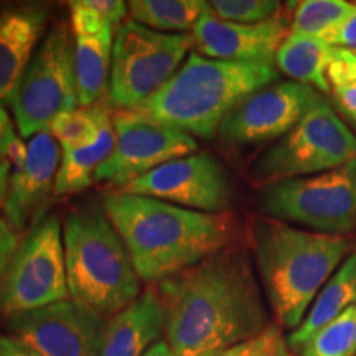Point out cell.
Returning a JSON list of instances; mask_svg holds the SVG:
<instances>
[{
  "mask_svg": "<svg viewBox=\"0 0 356 356\" xmlns=\"http://www.w3.org/2000/svg\"><path fill=\"white\" fill-rule=\"evenodd\" d=\"M207 6L203 0H131L127 8L134 22L167 33L193 30Z\"/></svg>",
  "mask_w": 356,
  "mask_h": 356,
  "instance_id": "cell-23",
  "label": "cell"
},
{
  "mask_svg": "<svg viewBox=\"0 0 356 356\" xmlns=\"http://www.w3.org/2000/svg\"><path fill=\"white\" fill-rule=\"evenodd\" d=\"M119 190L202 213H225L233 195L228 172L204 152L163 163Z\"/></svg>",
  "mask_w": 356,
  "mask_h": 356,
  "instance_id": "cell-13",
  "label": "cell"
},
{
  "mask_svg": "<svg viewBox=\"0 0 356 356\" xmlns=\"http://www.w3.org/2000/svg\"><path fill=\"white\" fill-rule=\"evenodd\" d=\"M353 305H356V249L327 280L307 312L305 318L291 333L287 345L297 351L318 328L330 323Z\"/></svg>",
  "mask_w": 356,
  "mask_h": 356,
  "instance_id": "cell-20",
  "label": "cell"
},
{
  "mask_svg": "<svg viewBox=\"0 0 356 356\" xmlns=\"http://www.w3.org/2000/svg\"><path fill=\"white\" fill-rule=\"evenodd\" d=\"M328 83L332 91L348 86L356 81V51L333 47L330 65H328Z\"/></svg>",
  "mask_w": 356,
  "mask_h": 356,
  "instance_id": "cell-29",
  "label": "cell"
},
{
  "mask_svg": "<svg viewBox=\"0 0 356 356\" xmlns=\"http://www.w3.org/2000/svg\"><path fill=\"white\" fill-rule=\"evenodd\" d=\"M291 24L284 13L261 24H233L220 20L207 6L195 25L193 44L204 58L236 63L274 65Z\"/></svg>",
  "mask_w": 356,
  "mask_h": 356,
  "instance_id": "cell-15",
  "label": "cell"
},
{
  "mask_svg": "<svg viewBox=\"0 0 356 356\" xmlns=\"http://www.w3.org/2000/svg\"><path fill=\"white\" fill-rule=\"evenodd\" d=\"M102 211L121 236L144 282H162L231 246L233 222L226 213H202L157 198L111 191Z\"/></svg>",
  "mask_w": 356,
  "mask_h": 356,
  "instance_id": "cell-2",
  "label": "cell"
},
{
  "mask_svg": "<svg viewBox=\"0 0 356 356\" xmlns=\"http://www.w3.org/2000/svg\"><path fill=\"white\" fill-rule=\"evenodd\" d=\"M335 101L343 113L348 115V119H356V81L348 84V86L333 89Z\"/></svg>",
  "mask_w": 356,
  "mask_h": 356,
  "instance_id": "cell-33",
  "label": "cell"
},
{
  "mask_svg": "<svg viewBox=\"0 0 356 356\" xmlns=\"http://www.w3.org/2000/svg\"><path fill=\"white\" fill-rule=\"evenodd\" d=\"M277 79L274 65L211 60L193 51L154 96L131 113L193 137L213 139L239 102Z\"/></svg>",
  "mask_w": 356,
  "mask_h": 356,
  "instance_id": "cell-4",
  "label": "cell"
},
{
  "mask_svg": "<svg viewBox=\"0 0 356 356\" xmlns=\"http://www.w3.org/2000/svg\"><path fill=\"white\" fill-rule=\"evenodd\" d=\"M297 351L300 356H356V307L318 328Z\"/></svg>",
  "mask_w": 356,
  "mask_h": 356,
  "instance_id": "cell-25",
  "label": "cell"
},
{
  "mask_svg": "<svg viewBox=\"0 0 356 356\" xmlns=\"http://www.w3.org/2000/svg\"><path fill=\"white\" fill-rule=\"evenodd\" d=\"M256 204L273 220L346 236L356 228V159L317 175L257 188Z\"/></svg>",
  "mask_w": 356,
  "mask_h": 356,
  "instance_id": "cell-7",
  "label": "cell"
},
{
  "mask_svg": "<svg viewBox=\"0 0 356 356\" xmlns=\"http://www.w3.org/2000/svg\"><path fill=\"white\" fill-rule=\"evenodd\" d=\"M115 144V132L109 113L101 124L95 144L73 150H61V163L55 181V195L78 193L95 181L96 172L111 157Z\"/></svg>",
  "mask_w": 356,
  "mask_h": 356,
  "instance_id": "cell-22",
  "label": "cell"
},
{
  "mask_svg": "<svg viewBox=\"0 0 356 356\" xmlns=\"http://www.w3.org/2000/svg\"><path fill=\"white\" fill-rule=\"evenodd\" d=\"M355 307H356V305H355Z\"/></svg>",
  "mask_w": 356,
  "mask_h": 356,
  "instance_id": "cell-38",
  "label": "cell"
},
{
  "mask_svg": "<svg viewBox=\"0 0 356 356\" xmlns=\"http://www.w3.org/2000/svg\"><path fill=\"white\" fill-rule=\"evenodd\" d=\"M351 122H353V124H355V126H356V119H351Z\"/></svg>",
  "mask_w": 356,
  "mask_h": 356,
  "instance_id": "cell-37",
  "label": "cell"
},
{
  "mask_svg": "<svg viewBox=\"0 0 356 356\" xmlns=\"http://www.w3.org/2000/svg\"><path fill=\"white\" fill-rule=\"evenodd\" d=\"M332 50L333 47L322 38L289 33L275 55V65L292 78V81L307 84L318 92L328 95L332 92L327 76Z\"/></svg>",
  "mask_w": 356,
  "mask_h": 356,
  "instance_id": "cell-21",
  "label": "cell"
},
{
  "mask_svg": "<svg viewBox=\"0 0 356 356\" xmlns=\"http://www.w3.org/2000/svg\"><path fill=\"white\" fill-rule=\"evenodd\" d=\"M17 139H19V136H17L15 127L10 121V115H8L6 106L0 104V157L7 159Z\"/></svg>",
  "mask_w": 356,
  "mask_h": 356,
  "instance_id": "cell-32",
  "label": "cell"
},
{
  "mask_svg": "<svg viewBox=\"0 0 356 356\" xmlns=\"http://www.w3.org/2000/svg\"><path fill=\"white\" fill-rule=\"evenodd\" d=\"M163 333V310L154 289L139 296L106 325L99 356H144Z\"/></svg>",
  "mask_w": 356,
  "mask_h": 356,
  "instance_id": "cell-19",
  "label": "cell"
},
{
  "mask_svg": "<svg viewBox=\"0 0 356 356\" xmlns=\"http://www.w3.org/2000/svg\"><path fill=\"white\" fill-rule=\"evenodd\" d=\"M193 47L191 33H162L127 20L115 30L109 101L136 109L180 70Z\"/></svg>",
  "mask_w": 356,
  "mask_h": 356,
  "instance_id": "cell-9",
  "label": "cell"
},
{
  "mask_svg": "<svg viewBox=\"0 0 356 356\" xmlns=\"http://www.w3.org/2000/svg\"><path fill=\"white\" fill-rule=\"evenodd\" d=\"M108 109L101 106L74 109L70 113L58 115L51 124L50 132L53 134L61 150H73L79 147L95 144L99 137L101 124Z\"/></svg>",
  "mask_w": 356,
  "mask_h": 356,
  "instance_id": "cell-26",
  "label": "cell"
},
{
  "mask_svg": "<svg viewBox=\"0 0 356 356\" xmlns=\"http://www.w3.org/2000/svg\"><path fill=\"white\" fill-rule=\"evenodd\" d=\"M108 320L73 299L8 320L12 335L42 356H99Z\"/></svg>",
  "mask_w": 356,
  "mask_h": 356,
  "instance_id": "cell-14",
  "label": "cell"
},
{
  "mask_svg": "<svg viewBox=\"0 0 356 356\" xmlns=\"http://www.w3.org/2000/svg\"><path fill=\"white\" fill-rule=\"evenodd\" d=\"M115 144L111 157L96 172L95 181L119 188L175 159L197 154L193 136L175 127L121 111L113 119Z\"/></svg>",
  "mask_w": 356,
  "mask_h": 356,
  "instance_id": "cell-11",
  "label": "cell"
},
{
  "mask_svg": "<svg viewBox=\"0 0 356 356\" xmlns=\"http://www.w3.org/2000/svg\"><path fill=\"white\" fill-rule=\"evenodd\" d=\"M74 35V68L81 108H91L109 86L113 65L114 26L88 6V0L70 2Z\"/></svg>",
  "mask_w": 356,
  "mask_h": 356,
  "instance_id": "cell-17",
  "label": "cell"
},
{
  "mask_svg": "<svg viewBox=\"0 0 356 356\" xmlns=\"http://www.w3.org/2000/svg\"><path fill=\"white\" fill-rule=\"evenodd\" d=\"M353 159L356 136L323 99L257 157L249 170V180L262 188L291 178L333 170Z\"/></svg>",
  "mask_w": 356,
  "mask_h": 356,
  "instance_id": "cell-6",
  "label": "cell"
},
{
  "mask_svg": "<svg viewBox=\"0 0 356 356\" xmlns=\"http://www.w3.org/2000/svg\"><path fill=\"white\" fill-rule=\"evenodd\" d=\"M323 42H327L330 47L346 48V50L356 51V2L353 13H351L348 19L341 22L337 29H333L323 38Z\"/></svg>",
  "mask_w": 356,
  "mask_h": 356,
  "instance_id": "cell-30",
  "label": "cell"
},
{
  "mask_svg": "<svg viewBox=\"0 0 356 356\" xmlns=\"http://www.w3.org/2000/svg\"><path fill=\"white\" fill-rule=\"evenodd\" d=\"M66 299L63 229L56 216H42L20 239L0 280V315L10 320Z\"/></svg>",
  "mask_w": 356,
  "mask_h": 356,
  "instance_id": "cell-8",
  "label": "cell"
},
{
  "mask_svg": "<svg viewBox=\"0 0 356 356\" xmlns=\"http://www.w3.org/2000/svg\"><path fill=\"white\" fill-rule=\"evenodd\" d=\"M47 10L38 6H17L0 10V104H10L35 56L47 24Z\"/></svg>",
  "mask_w": 356,
  "mask_h": 356,
  "instance_id": "cell-18",
  "label": "cell"
},
{
  "mask_svg": "<svg viewBox=\"0 0 356 356\" xmlns=\"http://www.w3.org/2000/svg\"><path fill=\"white\" fill-rule=\"evenodd\" d=\"M355 2L346 0H304L293 8L289 33L325 38L353 13Z\"/></svg>",
  "mask_w": 356,
  "mask_h": 356,
  "instance_id": "cell-24",
  "label": "cell"
},
{
  "mask_svg": "<svg viewBox=\"0 0 356 356\" xmlns=\"http://www.w3.org/2000/svg\"><path fill=\"white\" fill-rule=\"evenodd\" d=\"M322 101L317 89L307 84H269L239 102L221 122L218 136L233 147L274 144Z\"/></svg>",
  "mask_w": 356,
  "mask_h": 356,
  "instance_id": "cell-12",
  "label": "cell"
},
{
  "mask_svg": "<svg viewBox=\"0 0 356 356\" xmlns=\"http://www.w3.org/2000/svg\"><path fill=\"white\" fill-rule=\"evenodd\" d=\"M0 356H42L13 335H0Z\"/></svg>",
  "mask_w": 356,
  "mask_h": 356,
  "instance_id": "cell-34",
  "label": "cell"
},
{
  "mask_svg": "<svg viewBox=\"0 0 356 356\" xmlns=\"http://www.w3.org/2000/svg\"><path fill=\"white\" fill-rule=\"evenodd\" d=\"M251 249L279 327L296 330L356 244L345 234L317 233L257 218L251 226Z\"/></svg>",
  "mask_w": 356,
  "mask_h": 356,
  "instance_id": "cell-3",
  "label": "cell"
},
{
  "mask_svg": "<svg viewBox=\"0 0 356 356\" xmlns=\"http://www.w3.org/2000/svg\"><path fill=\"white\" fill-rule=\"evenodd\" d=\"M144 356H173V353L165 340H159L157 343H154L149 350L145 351Z\"/></svg>",
  "mask_w": 356,
  "mask_h": 356,
  "instance_id": "cell-36",
  "label": "cell"
},
{
  "mask_svg": "<svg viewBox=\"0 0 356 356\" xmlns=\"http://www.w3.org/2000/svg\"><path fill=\"white\" fill-rule=\"evenodd\" d=\"M20 243V236L7 225L6 220H0V280L6 273L8 262Z\"/></svg>",
  "mask_w": 356,
  "mask_h": 356,
  "instance_id": "cell-31",
  "label": "cell"
},
{
  "mask_svg": "<svg viewBox=\"0 0 356 356\" xmlns=\"http://www.w3.org/2000/svg\"><path fill=\"white\" fill-rule=\"evenodd\" d=\"M12 165L6 157H0V213H3V204H6L8 178H10ZM2 220V218H0Z\"/></svg>",
  "mask_w": 356,
  "mask_h": 356,
  "instance_id": "cell-35",
  "label": "cell"
},
{
  "mask_svg": "<svg viewBox=\"0 0 356 356\" xmlns=\"http://www.w3.org/2000/svg\"><path fill=\"white\" fill-rule=\"evenodd\" d=\"M22 139L50 131L58 115L79 108L74 43L65 25L44 35L10 102Z\"/></svg>",
  "mask_w": 356,
  "mask_h": 356,
  "instance_id": "cell-10",
  "label": "cell"
},
{
  "mask_svg": "<svg viewBox=\"0 0 356 356\" xmlns=\"http://www.w3.org/2000/svg\"><path fill=\"white\" fill-rule=\"evenodd\" d=\"M63 246L74 302L108 318L139 299L140 279L104 211L70 213L63 225Z\"/></svg>",
  "mask_w": 356,
  "mask_h": 356,
  "instance_id": "cell-5",
  "label": "cell"
},
{
  "mask_svg": "<svg viewBox=\"0 0 356 356\" xmlns=\"http://www.w3.org/2000/svg\"><path fill=\"white\" fill-rule=\"evenodd\" d=\"M213 15L233 24H261L277 15L282 3L275 0H213Z\"/></svg>",
  "mask_w": 356,
  "mask_h": 356,
  "instance_id": "cell-27",
  "label": "cell"
},
{
  "mask_svg": "<svg viewBox=\"0 0 356 356\" xmlns=\"http://www.w3.org/2000/svg\"><path fill=\"white\" fill-rule=\"evenodd\" d=\"M208 356H291V353L280 327L273 323L261 335Z\"/></svg>",
  "mask_w": 356,
  "mask_h": 356,
  "instance_id": "cell-28",
  "label": "cell"
},
{
  "mask_svg": "<svg viewBox=\"0 0 356 356\" xmlns=\"http://www.w3.org/2000/svg\"><path fill=\"white\" fill-rule=\"evenodd\" d=\"M61 147L50 131L35 134L26 142L24 167L10 172L2 220L20 234L26 226L40 220L60 170Z\"/></svg>",
  "mask_w": 356,
  "mask_h": 356,
  "instance_id": "cell-16",
  "label": "cell"
},
{
  "mask_svg": "<svg viewBox=\"0 0 356 356\" xmlns=\"http://www.w3.org/2000/svg\"><path fill=\"white\" fill-rule=\"evenodd\" d=\"M157 293L173 356H208L273 325L251 257L233 244L159 282Z\"/></svg>",
  "mask_w": 356,
  "mask_h": 356,
  "instance_id": "cell-1",
  "label": "cell"
}]
</instances>
